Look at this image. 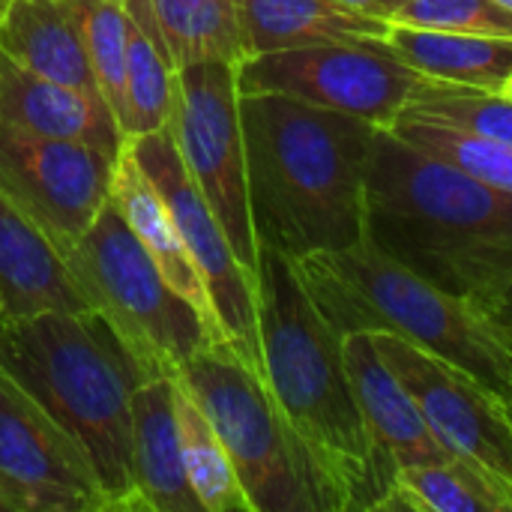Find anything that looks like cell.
I'll return each mask as SVG.
<instances>
[{"label":"cell","instance_id":"cell-1","mask_svg":"<svg viewBox=\"0 0 512 512\" xmlns=\"http://www.w3.org/2000/svg\"><path fill=\"white\" fill-rule=\"evenodd\" d=\"M264 387L288 426L321 512H381L396 465L378 450L348 378L342 336L327 324L294 261L258 249Z\"/></svg>","mask_w":512,"mask_h":512},{"label":"cell","instance_id":"cell-2","mask_svg":"<svg viewBox=\"0 0 512 512\" xmlns=\"http://www.w3.org/2000/svg\"><path fill=\"white\" fill-rule=\"evenodd\" d=\"M258 249L297 261L369 237L366 168L378 126L282 93H240Z\"/></svg>","mask_w":512,"mask_h":512},{"label":"cell","instance_id":"cell-3","mask_svg":"<svg viewBox=\"0 0 512 512\" xmlns=\"http://www.w3.org/2000/svg\"><path fill=\"white\" fill-rule=\"evenodd\" d=\"M366 225L387 255L492 315L512 285V195L378 129Z\"/></svg>","mask_w":512,"mask_h":512},{"label":"cell","instance_id":"cell-4","mask_svg":"<svg viewBox=\"0 0 512 512\" xmlns=\"http://www.w3.org/2000/svg\"><path fill=\"white\" fill-rule=\"evenodd\" d=\"M0 369L81 444L108 512H147L132 474V396L147 378L96 312L6 318Z\"/></svg>","mask_w":512,"mask_h":512},{"label":"cell","instance_id":"cell-5","mask_svg":"<svg viewBox=\"0 0 512 512\" xmlns=\"http://www.w3.org/2000/svg\"><path fill=\"white\" fill-rule=\"evenodd\" d=\"M294 270L339 336L390 330L456 363L512 405V354L501 327L387 255L375 240L303 255Z\"/></svg>","mask_w":512,"mask_h":512},{"label":"cell","instance_id":"cell-6","mask_svg":"<svg viewBox=\"0 0 512 512\" xmlns=\"http://www.w3.org/2000/svg\"><path fill=\"white\" fill-rule=\"evenodd\" d=\"M63 264L90 312L108 324L147 381L174 378L195 354L219 348L198 312L159 273L111 198Z\"/></svg>","mask_w":512,"mask_h":512},{"label":"cell","instance_id":"cell-7","mask_svg":"<svg viewBox=\"0 0 512 512\" xmlns=\"http://www.w3.org/2000/svg\"><path fill=\"white\" fill-rule=\"evenodd\" d=\"M174 381L198 402L225 444L252 512H321L309 468L258 372L234 351L207 348Z\"/></svg>","mask_w":512,"mask_h":512},{"label":"cell","instance_id":"cell-8","mask_svg":"<svg viewBox=\"0 0 512 512\" xmlns=\"http://www.w3.org/2000/svg\"><path fill=\"white\" fill-rule=\"evenodd\" d=\"M378 354L417 402L438 447L512 512L510 402L456 363L390 330H369Z\"/></svg>","mask_w":512,"mask_h":512},{"label":"cell","instance_id":"cell-9","mask_svg":"<svg viewBox=\"0 0 512 512\" xmlns=\"http://www.w3.org/2000/svg\"><path fill=\"white\" fill-rule=\"evenodd\" d=\"M180 159L216 213L246 276L258 288V240L249 207L246 144L234 63H189L177 69V99L165 123Z\"/></svg>","mask_w":512,"mask_h":512},{"label":"cell","instance_id":"cell-10","mask_svg":"<svg viewBox=\"0 0 512 512\" xmlns=\"http://www.w3.org/2000/svg\"><path fill=\"white\" fill-rule=\"evenodd\" d=\"M423 72L396 57L387 42H327L246 57L237 66L240 93H282L300 102L360 117L390 129L423 84Z\"/></svg>","mask_w":512,"mask_h":512},{"label":"cell","instance_id":"cell-11","mask_svg":"<svg viewBox=\"0 0 512 512\" xmlns=\"http://www.w3.org/2000/svg\"><path fill=\"white\" fill-rule=\"evenodd\" d=\"M126 147L135 156V162L144 168V174L153 180L159 195L165 198L186 240V249L192 252L204 276L207 294L216 306L231 351L264 381V357H261V333H258V288L246 276L240 258L231 249L228 234L222 231L216 213L210 210L192 174L186 171L171 129L162 126L156 132L126 138Z\"/></svg>","mask_w":512,"mask_h":512},{"label":"cell","instance_id":"cell-12","mask_svg":"<svg viewBox=\"0 0 512 512\" xmlns=\"http://www.w3.org/2000/svg\"><path fill=\"white\" fill-rule=\"evenodd\" d=\"M114 162L60 138L0 123V195L66 258L111 198Z\"/></svg>","mask_w":512,"mask_h":512},{"label":"cell","instance_id":"cell-13","mask_svg":"<svg viewBox=\"0 0 512 512\" xmlns=\"http://www.w3.org/2000/svg\"><path fill=\"white\" fill-rule=\"evenodd\" d=\"M0 492L15 512H108L81 444L3 369Z\"/></svg>","mask_w":512,"mask_h":512},{"label":"cell","instance_id":"cell-14","mask_svg":"<svg viewBox=\"0 0 512 512\" xmlns=\"http://www.w3.org/2000/svg\"><path fill=\"white\" fill-rule=\"evenodd\" d=\"M0 123L60 141L87 144L117 159L126 132L105 99L48 81L0 51Z\"/></svg>","mask_w":512,"mask_h":512},{"label":"cell","instance_id":"cell-15","mask_svg":"<svg viewBox=\"0 0 512 512\" xmlns=\"http://www.w3.org/2000/svg\"><path fill=\"white\" fill-rule=\"evenodd\" d=\"M111 204L126 219L129 231L138 237L144 252L153 258L159 273L168 279V285L198 312V318L204 321V327L210 330L216 345L231 351L228 336L222 330V321L216 315V306H213V300L207 294L204 276H201L192 252L186 249V240H183L165 198L159 195L153 180L144 174V168L135 162V156L129 153L126 144H123V150H120V156L114 162Z\"/></svg>","mask_w":512,"mask_h":512},{"label":"cell","instance_id":"cell-16","mask_svg":"<svg viewBox=\"0 0 512 512\" xmlns=\"http://www.w3.org/2000/svg\"><path fill=\"white\" fill-rule=\"evenodd\" d=\"M342 354L366 426L378 450L396 468L423 465V462H453L432 438L411 393L402 387V381L390 372V366L378 354L369 330L345 333Z\"/></svg>","mask_w":512,"mask_h":512},{"label":"cell","instance_id":"cell-17","mask_svg":"<svg viewBox=\"0 0 512 512\" xmlns=\"http://www.w3.org/2000/svg\"><path fill=\"white\" fill-rule=\"evenodd\" d=\"M132 474L147 512H204L183 468L174 378H150L132 396Z\"/></svg>","mask_w":512,"mask_h":512},{"label":"cell","instance_id":"cell-18","mask_svg":"<svg viewBox=\"0 0 512 512\" xmlns=\"http://www.w3.org/2000/svg\"><path fill=\"white\" fill-rule=\"evenodd\" d=\"M0 306L3 318L90 312L51 243L0 195Z\"/></svg>","mask_w":512,"mask_h":512},{"label":"cell","instance_id":"cell-19","mask_svg":"<svg viewBox=\"0 0 512 512\" xmlns=\"http://www.w3.org/2000/svg\"><path fill=\"white\" fill-rule=\"evenodd\" d=\"M240 30L246 57H255L327 42H387L390 21L336 0H240Z\"/></svg>","mask_w":512,"mask_h":512},{"label":"cell","instance_id":"cell-20","mask_svg":"<svg viewBox=\"0 0 512 512\" xmlns=\"http://www.w3.org/2000/svg\"><path fill=\"white\" fill-rule=\"evenodd\" d=\"M0 51L48 81L102 99L75 24L60 0H3Z\"/></svg>","mask_w":512,"mask_h":512},{"label":"cell","instance_id":"cell-21","mask_svg":"<svg viewBox=\"0 0 512 512\" xmlns=\"http://www.w3.org/2000/svg\"><path fill=\"white\" fill-rule=\"evenodd\" d=\"M387 48L432 81L498 90L512 75V39L390 24Z\"/></svg>","mask_w":512,"mask_h":512},{"label":"cell","instance_id":"cell-22","mask_svg":"<svg viewBox=\"0 0 512 512\" xmlns=\"http://www.w3.org/2000/svg\"><path fill=\"white\" fill-rule=\"evenodd\" d=\"M126 138L168 123L177 99V63L150 0H126Z\"/></svg>","mask_w":512,"mask_h":512},{"label":"cell","instance_id":"cell-23","mask_svg":"<svg viewBox=\"0 0 512 512\" xmlns=\"http://www.w3.org/2000/svg\"><path fill=\"white\" fill-rule=\"evenodd\" d=\"M168 51L180 66L246 60L240 0H150Z\"/></svg>","mask_w":512,"mask_h":512},{"label":"cell","instance_id":"cell-24","mask_svg":"<svg viewBox=\"0 0 512 512\" xmlns=\"http://www.w3.org/2000/svg\"><path fill=\"white\" fill-rule=\"evenodd\" d=\"M174 408L180 429V453L192 495L204 512H252L225 444L198 408V402L174 381Z\"/></svg>","mask_w":512,"mask_h":512},{"label":"cell","instance_id":"cell-25","mask_svg":"<svg viewBox=\"0 0 512 512\" xmlns=\"http://www.w3.org/2000/svg\"><path fill=\"white\" fill-rule=\"evenodd\" d=\"M60 3L75 24L96 87L123 129L126 126V24H129L126 0H60Z\"/></svg>","mask_w":512,"mask_h":512},{"label":"cell","instance_id":"cell-26","mask_svg":"<svg viewBox=\"0 0 512 512\" xmlns=\"http://www.w3.org/2000/svg\"><path fill=\"white\" fill-rule=\"evenodd\" d=\"M402 117L453 126L501 144H512V99L498 90L429 81L417 90Z\"/></svg>","mask_w":512,"mask_h":512},{"label":"cell","instance_id":"cell-27","mask_svg":"<svg viewBox=\"0 0 512 512\" xmlns=\"http://www.w3.org/2000/svg\"><path fill=\"white\" fill-rule=\"evenodd\" d=\"M390 132L405 144L456 165L459 171L471 174L474 180L512 195V144H501L474 132H462L453 126H438L426 120L399 117Z\"/></svg>","mask_w":512,"mask_h":512},{"label":"cell","instance_id":"cell-28","mask_svg":"<svg viewBox=\"0 0 512 512\" xmlns=\"http://www.w3.org/2000/svg\"><path fill=\"white\" fill-rule=\"evenodd\" d=\"M504 512L501 504L456 462H423L396 468L384 510Z\"/></svg>","mask_w":512,"mask_h":512},{"label":"cell","instance_id":"cell-29","mask_svg":"<svg viewBox=\"0 0 512 512\" xmlns=\"http://www.w3.org/2000/svg\"><path fill=\"white\" fill-rule=\"evenodd\" d=\"M390 24L512 39V9L498 0H408Z\"/></svg>","mask_w":512,"mask_h":512},{"label":"cell","instance_id":"cell-30","mask_svg":"<svg viewBox=\"0 0 512 512\" xmlns=\"http://www.w3.org/2000/svg\"><path fill=\"white\" fill-rule=\"evenodd\" d=\"M348 9H357L363 15H372V18H381V21H390L408 0H336Z\"/></svg>","mask_w":512,"mask_h":512},{"label":"cell","instance_id":"cell-31","mask_svg":"<svg viewBox=\"0 0 512 512\" xmlns=\"http://www.w3.org/2000/svg\"><path fill=\"white\" fill-rule=\"evenodd\" d=\"M498 327H512V285L504 291V297L498 300V306L489 315Z\"/></svg>","mask_w":512,"mask_h":512},{"label":"cell","instance_id":"cell-32","mask_svg":"<svg viewBox=\"0 0 512 512\" xmlns=\"http://www.w3.org/2000/svg\"><path fill=\"white\" fill-rule=\"evenodd\" d=\"M498 93H504L507 99H512V75L504 81V84H501V87H498Z\"/></svg>","mask_w":512,"mask_h":512},{"label":"cell","instance_id":"cell-33","mask_svg":"<svg viewBox=\"0 0 512 512\" xmlns=\"http://www.w3.org/2000/svg\"><path fill=\"white\" fill-rule=\"evenodd\" d=\"M0 512H15L12 510V504L6 501V495H3V492H0Z\"/></svg>","mask_w":512,"mask_h":512},{"label":"cell","instance_id":"cell-34","mask_svg":"<svg viewBox=\"0 0 512 512\" xmlns=\"http://www.w3.org/2000/svg\"><path fill=\"white\" fill-rule=\"evenodd\" d=\"M501 333H504V339H507V345H510V354H512V327H501Z\"/></svg>","mask_w":512,"mask_h":512},{"label":"cell","instance_id":"cell-35","mask_svg":"<svg viewBox=\"0 0 512 512\" xmlns=\"http://www.w3.org/2000/svg\"><path fill=\"white\" fill-rule=\"evenodd\" d=\"M498 3H504L507 9H512V0H498Z\"/></svg>","mask_w":512,"mask_h":512},{"label":"cell","instance_id":"cell-36","mask_svg":"<svg viewBox=\"0 0 512 512\" xmlns=\"http://www.w3.org/2000/svg\"><path fill=\"white\" fill-rule=\"evenodd\" d=\"M3 321H6V318H3V306H0V324H3Z\"/></svg>","mask_w":512,"mask_h":512},{"label":"cell","instance_id":"cell-37","mask_svg":"<svg viewBox=\"0 0 512 512\" xmlns=\"http://www.w3.org/2000/svg\"><path fill=\"white\" fill-rule=\"evenodd\" d=\"M510 411H512V405H510Z\"/></svg>","mask_w":512,"mask_h":512},{"label":"cell","instance_id":"cell-38","mask_svg":"<svg viewBox=\"0 0 512 512\" xmlns=\"http://www.w3.org/2000/svg\"><path fill=\"white\" fill-rule=\"evenodd\" d=\"M0 3H3V0H0Z\"/></svg>","mask_w":512,"mask_h":512}]
</instances>
